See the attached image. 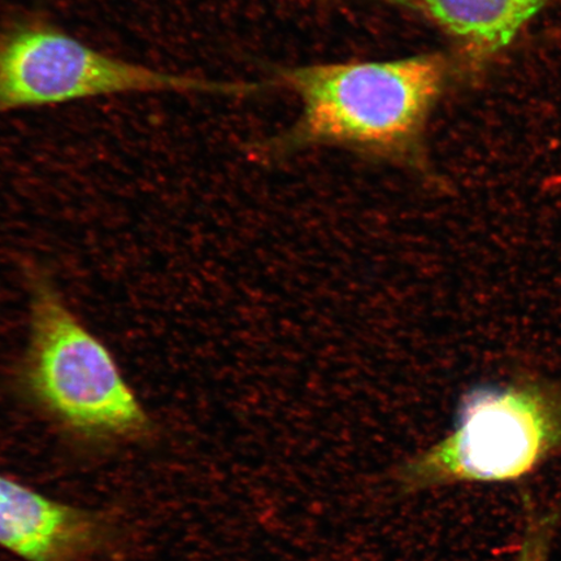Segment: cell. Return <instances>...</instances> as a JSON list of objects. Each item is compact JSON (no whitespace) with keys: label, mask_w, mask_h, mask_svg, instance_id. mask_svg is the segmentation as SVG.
I'll list each match as a JSON object with an SVG mask.
<instances>
[{"label":"cell","mask_w":561,"mask_h":561,"mask_svg":"<svg viewBox=\"0 0 561 561\" xmlns=\"http://www.w3.org/2000/svg\"><path fill=\"white\" fill-rule=\"evenodd\" d=\"M451 73L439 54L280 69L275 83L297 98L300 114L261 157L334 146L427 175V123Z\"/></svg>","instance_id":"6da1fadb"},{"label":"cell","mask_w":561,"mask_h":561,"mask_svg":"<svg viewBox=\"0 0 561 561\" xmlns=\"http://www.w3.org/2000/svg\"><path fill=\"white\" fill-rule=\"evenodd\" d=\"M23 385L55 423L82 438L137 440L151 421L110 350L45 278L33 277Z\"/></svg>","instance_id":"7a4b0ae2"},{"label":"cell","mask_w":561,"mask_h":561,"mask_svg":"<svg viewBox=\"0 0 561 561\" xmlns=\"http://www.w3.org/2000/svg\"><path fill=\"white\" fill-rule=\"evenodd\" d=\"M561 455V397L538 385L480 389L447 437L405 469L412 486L506 483Z\"/></svg>","instance_id":"3957f363"},{"label":"cell","mask_w":561,"mask_h":561,"mask_svg":"<svg viewBox=\"0 0 561 561\" xmlns=\"http://www.w3.org/2000/svg\"><path fill=\"white\" fill-rule=\"evenodd\" d=\"M252 89L131 65L94 50L42 19L13 21L0 31V114L112 94L179 91L231 95Z\"/></svg>","instance_id":"277c9868"},{"label":"cell","mask_w":561,"mask_h":561,"mask_svg":"<svg viewBox=\"0 0 561 561\" xmlns=\"http://www.w3.org/2000/svg\"><path fill=\"white\" fill-rule=\"evenodd\" d=\"M110 538L102 517L0 474V547L24 561H91Z\"/></svg>","instance_id":"5b68a950"},{"label":"cell","mask_w":561,"mask_h":561,"mask_svg":"<svg viewBox=\"0 0 561 561\" xmlns=\"http://www.w3.org/2000/svg\"><path fill=\"white\" fill-rule=\"evenodd\" d=\"M415 13L450 38L469 67L506 48L551 0H383Z\"/></svg>","instance_id":"8992f818"},{"label":"cell","mask_w":561,"mask_h":561,"mask_svg":"<svg viewBox=\"0 0 561 561\" xmlns=\"http://www.w3.org/2000/svg\"><path fill=\"white\" fill-rule=\"evenodd\" d=\"M524 502V530L514 561H549L559 525V511L539 508L529 496Z\"/></svg>","instance_id":"52a82bcc"}]
</instances>
